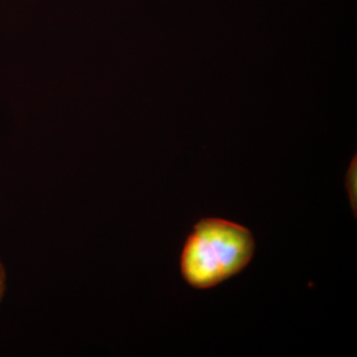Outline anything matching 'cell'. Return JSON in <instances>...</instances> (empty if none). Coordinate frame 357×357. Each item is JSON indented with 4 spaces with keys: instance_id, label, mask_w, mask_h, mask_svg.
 Returning <instances> with one entry per match:
<instances>
[{
    "instance_id": "cell-1",
    "label": "cell",
    "mask_w": 357,
    "mask_h": 357,
    "mask_svg": "<svg viewBox=\"0 0 357 357\" xmlns=\"http://www.w3.org/2000/svg\"><path fill=\"white\" fill-rule=\"evenodd\" d=\"M255 251V237L246 227L222 218H204L185 241L181 272L192 287H215L243 271Z\"/></svg>"
},
{
    "instance_id": "cell-2",
    "label": "cell",
    "mask_w": 357,
    "mask_h": 357,
    "mask_svg": "<svg viewBox=\"0 0 357 357\" xmlns=\"http://www.w3.org/2000/svg\"><path fill=\"white\" fill-rule=\"evenodd\" d=\"M356 185H357V163L356 156H354L351 165H349V171L347 174V191L349 194V199H351L352 206L354 204V208L356 210Z\"/></svg>"
},
{
    "instance_id": "cell-3",
    "label": "cell",
    "mask_w": 357,
    "mask_h": 357,
    "mask_svg": "<svg viewBox=\"0 0 357 357\" xmlns=\"http://www.w3.org/2000/svg\"><path fill=\"white\" fill-rule=\"evenodd\" d=\"M6 290V272L3 264L0 261V302L3 299Z\"/></svg>"
}]
</instances>
